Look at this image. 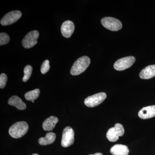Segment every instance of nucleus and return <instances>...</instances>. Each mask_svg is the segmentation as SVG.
Listing matches in <instances>:
<instances>
[{
    "label": "nucleus",
    "mask_w": 155,
    "mask_h": 155,
    "mask_svg": "<svg viewBox=\"0 0 155 155\" xmlns=\"http://www.w3.org/2000/svg\"><path fill=\"white\" fill-rule=\"evenodd\" d=\"M22 14L21 11H11L6 14L1 20V24L4 26L11 25L17 22L21 17Z\"/></svg>",
    "instance_id": "obj_9"
},
{
    "label": "nucleus",
    "mask_w": 155,
    "mask_h": 155,
    "mask_svg": "<svg viewBox=\"0 0 155 155\" xmlns=\"http://www.w3.org/2000/svg\"><path fill=\"white\" fill-rule=\"evenodd\" d=\"M59 119L54 116H50L43 123L42 127L45 131H51L53 130L58 122Z\"/></svg>",
    "instance_id": "obj_14"
},
{
    "label": "nucleus",
    "mask_w": 155,
    "mask_h": 155,
    "mask_svg": "<svg viewBox=\"0 0 155 155\" xmlns=\"http://www.w3.org/2000/svg\"><path fill=\"white\" fill-rule=\"evenodd\" d=\"M50 68V62L48 60H45L42 64L41 72L42 74H45L49 71Z\"/></svg>",
    "instance_id": "obj_20"
},
{
    "label": "nucleus",
    "mask_w": 155,
    "mask_h": 155,
    "mask_svg": "<svg viewBox=\"0 0 155 155\" xmlns=\"http://www.w3.org/2000/svg\"><path fill=\"white\" fill-rule=\"evenodd\" d=\"M110 152L113 155H128L129 150L127 146L118 144L112 147Z\"/></svg>",
    "instance_id": "obj_12"
},
{
    "label": "nucleus",
    "mask_w": 155,
    "mask_h": 155,
    "mask_svg": "<svg viewBox=\"0 0 155 155\" xmlns=\"http://www.w3.org/2000/svg\"><path fill=\"white\" fill-rule=\"evenodd\" d=\"M125 130L122 124L117 123L114 127H111L108 130L107 133V137L108 140L112 142L117 141L119 137L124 135Z\"/></svg>",
    "instance_id": "obj_3"
},
{
    "label": "nucleus",
    "mask_w": 155,
    "mask_h": 155,
    "mask_svg": "<svg viewBox=\"0 0 155 155\" xmlns=\"http://www.w3.org/2000/svg\"><path fill=\"white\" fill-rule=\"evenodd\" d=\"M32 103H34V101H32Z\"/></svg>",
    "instance_id": "obj_24"
},
{
    "label": "nucleus",
    "mask_w": 155,
    "mask_h": 155,
    "mask_svg": "<svg viewBox=\"0 0 155 155\" xmlns=\"http://www.w3.org/2000/svg\"><path fill=\"white\" fill-rule=\"evenodd\" d=\"M107 98L105 93L101 92L87 97L84 101L85 105L89 107H94L101 104Z\"/></svg>",
    "instance_id": "obj_5"
},
{
    "label": "nucleus",
    "mask_w": 155,
    "mask_h": 155,
    "mask_svg": "<svg viewBox=\"0 0 155 155\" xmlns=\"http://www.w3.org/2000/svg\"><path fill=\"white\" fill-rule=\"evenodd\" d=\"M101 22L105 28L112 31H118L122 27L121 21L114 17H104L101 20Z\"/></svg>",
    "instance_id": "obj_4"
},
{
    "label": "nucleus",
    "mask_w": 155,
    "mask_h": 155,
    "mask_svg": "<svg viewBox=\"0 0 155 155\" xmlns=\"http://www.w3.org/2000/svg\"><path fill=\"white\" fill-rule=\"evenodd\" d=\"M28 129V125L26 122H17L9 128V133L13 138H19L25 135Z\"/></svg>",
    "instance_id": "obj_2"
},
{
    "label": "nucleus",
    "mask_w": 155,
    "mask_h": 155,
    "mask_svg": "<svg viewBox=\"0 0 155 155\" xmlns=\"http://www.w3.org/2000/svg\"><path fill=\"white\" fill-rule=\"evenodd\" d=\"M89 155H103L102 153H96L94 154H90Z\"/></svg>",
    "instance_id": "obj_22"
},
{
    "label": "nucleus",
    "mask_w": 155,
    "mask_h": 155,
    "mask_svg": "<svg viewBox=\"0 0 155 155\" xmlns=\"http://www.w3.org/2000/svg\"><path fill=\"white\" fill-rule=\"evenodd\" d=\"M56 138L55 134L51 132H48L47 133L45 137H41L39 139L38 143L41 145H47L54 143L55 140Z\"/></svg>",
    "instance_id": "obj_16"
},
{
    "label": "nucleus",
    "mask_w": 155,
    "mask_h": 155,
    "mask_svg": "<svg viewBox=\"0 0 155 155\" xmlns=\"http://www.w3.org/2000/svg\"><path fill=\"white\" fill-rule=\"evenodd\" d=\"M10 39V37L8 34L5 32L0 33V45H3L8 43Z\"/></svg>",
    "instance_id": "obj_19"
},
{
    "label": "nucleus",
    "mask_w": 155,
    "mask_h": 155,
    "mask_svg": "<svg viewBox=\"0 0 155 155\" xmlns=\"http://www.w3.org/2000/svg\"><path fill=\"white\" fill-rule=\"evenodd\" d=\"M31 155H39L38 154L35 153V154H32Z\"/></svg>",
    "instance_id": "obj_23"
},
{
    "label": "nucleus",
    "mask_w": 155,
    "mask_h": 155,
    "mask_svg": "<svg viewBox=\"0 0 155 155\" xmlns=\"http://www.w3.org/2000/svg\"><path fill=\"white\" fill-rule=\"evenodd\" d=\"M135 61V58L133 56L121 58L115 62L114 64V69L117 71H123L131 67Z\"/></svg>",
    "instance_id": "obj_6"
},
{
    "label": "nucleus",
    "mask_w": 155,
    "mask_h": 155,
    "mask_svg": "<svg viewBox=\"0 0 155 155\" xmlns=\"http://www.w3.org/2000/svg\"><path fill=\"white\" fill-rule=\"evenodd\" d=\"M141 79H149L155 76V65H150L142 69L139 75Z\"/></svg>",
    "instance_id": "obj_13"
},
{
    "label": "nucleus",
    "mask_w": 155,
    "mask_h": 155,
    "mask_svg": "<svg viewBox=\"0 0 155 155\" xmlns=\"http://www.w3.org/2000/svg\"><path fill=\"white\" fill-rule=\"evenodd\" d=\"M140 119H150L155 116V105L145 107L140 110L138 114Z\"/></svg>",
    "instance_id": "obj_11"
},
{
    "label": "nucleus",
    "mask_w": 155,
    "mask_h": 155,
    "mask_svg": "<svg viewBox=\"0 0 155 155\" xmlns=\"http://www.w3.org/2000/svg\"><path fill=\"white\" fill-rule=\"evenodd\" d=\"M8 103L10 105L16 107L19 110H24L26 108V104L20 98L17 96L11 97L9 99Z\"/></svg>",
    "instance_id": "obj_15"
},
{
    "label": "nucleus",
    "mask_w": 155,
    "mask_h": 155,
    "mask_svg": "<svg viewBox=\"0 0 155 155\" xmlns=\"http://www.w3.org/2000/svg\"><path fill=\"white\" fill-rule=\"evenodd\" d=\"M75 30V25L72 21L67 20L62 24L61 31L62 35L64 37L69 38L70 37Z\"/></svg>",
    "instance_id": "obj_10"
},
{
    "label": "nucleus",
    "mask_w": 155,
    "mask_h": 155,
    "mask_svg": "<svg viewBox=\"0 0 155 155\" xmlns=\"http://www.w3.org/2000/svg\"><path fill=\"white\" fill-rule=\"evenodd\" d=\"M74 132L72 127L68 126L65 127L62 134L61 145L64 147L72 145L74 142Z\"/></svg>",
    "instance_id": "obj_8"
},
{
    "label": "nucleus",
    "mask_w": 155,
    "mask_h": 155,
    "mask_svg": "<svg viewBox=\"0 0 155 155\" xmlns=\"http://www.w3.org/2000/svg\"><path fill=\"white\" fill-rule=\"evenodd\" d=\"M40 90L39 89H35L31 91L27 92L25 94V97L26 100L28 101H33L37 99L39 95Z\"/></svg>",
    "instance_id": "obj_17"
},
{
    "label": "nucleus",
    "mask_w": 155,
    "mask_h": 155,
    "mask_svg": "<svg viewBox=\"0 0 155 155\" xmlns=\"http://www.w3.org/2000/svg\"><path fill=\"white\" fill-rule=\"evenodd\" d=\"M39 33L36 30L30 31L25 35L22 41V45L25 48L28 49L32 48L37 43Z\"/></svg>",
    "instance_id": "obj_7"
},
{
    "label": "nucleus",
    "mask_w": 155,
    "mask_h": 155,
    "mask_svg": "<svg viewBox=\"0 0 155 155\" xmlns=\"http://www.w3.org/2000/svg\"><path fill=\"white\" fill-rule=\"evenodd\" d=\"M8 80V77L6 74L2 73L0 75V87L3 89L6 86V83Z\"/></svg>",
    "instance_id": "obj_21"
},
{
    "label": "nucleus",
    "mask_w": 155,
    "mask_h": 155,
    "mask_svg": "<svg viewBox=\"0 0 155 155\" xmlns=\"http://www.w3.org/2000/svg\"><path fill=\"white\" fill-rule=\"evenodd\" d=\"M91 63V60L87 56H83L75 61L70 70L72 75H80L87 69Z\"/></svg>",
    "instance_id": "obj_1"
},
{
    "label": "nucleus",
    "mask_w": 155,
    "mask_h": 155,
    "mask_svg": "<svg viewBox=\"0 0 155 155\" xmlns=\"http://www.w3.org/2000/svg\"><path fill=\"white\" fill-rule=\"evenodd\" d=\"M32 67L30 65H27L24 69V76L22 78V81L24 82H26L29 79L32 73Z\"/></svg>",
    "instance_id": "obj_18"
}]
</instances>
